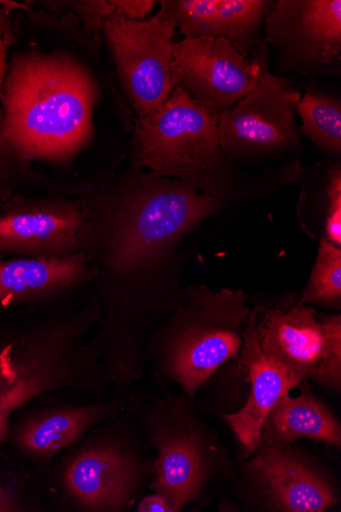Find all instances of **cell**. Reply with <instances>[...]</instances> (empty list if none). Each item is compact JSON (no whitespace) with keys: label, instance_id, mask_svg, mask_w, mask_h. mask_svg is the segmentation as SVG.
<instances>
[{"label":"cell","instance_id":"cell-1","mask_svg":"<svg viewBox=\"0 0 341 512\" xmlns=\"http://www.w3.org/2000/svg\"><path fill=\"white\" fill-rule=\"evenodd\" d=\"M80 252L91 270L100 318L93 333L109 388L125 398L142 380L145 345L181 302L182 277L196 249L184 241L239 202L128 165L79 185Z\"/></svg>","mask_w":341,"mask_h":512},{"label":"cell","instance_id":"cell-2","mask_svg":"<svg viewBox=\"0 0 341 512\" xmlns=\"http://www.w3.org/2000/svg\"><path fill=\"white\" fill-rule=\"evenodd\" d=\"M2 101L0 161L66 165L92 142L99 85L72 55L19 56L6 76Z\"/></svg>","mask_w":341,"mask_h":512},{"label":"cell","instance_id":"cell-3","mask_svg":"<svg viewBox=\"0 0 341 512\" xmlns=\"http://www.w3.org/2000/svg\"><path fill=\"white\" fill-rule=\"evenodd\" d=\"M99 351L81 315L47 312L32 328L0 337V443L19 407L52 392L105 391Z\"/></svg>","mask_w":341,"mask_h":512},{"label":"cell","instance_id":"cell-4","mask_svg":"<svg viewBox=\"0 0 341 512\" xmlns=\"http://www.w3.org/2000/svg\"><path fill=\"white\" fill-rule=\"evenodd\" d=\"M251 313V298L241 289L185 286L180 304L146 341V361L159 380L179 386L194 402L217 369L238 356Z\"/></svg>","mask_w":341,"mask_h":512},{"label":"cell","instance_id":"cell-5","mask_svg":"<svg viewBox=\"0 0 341 512\" xmlns=\"http://www.w3.org/2000/svg\"><path fill=\"white\" fill-rule=\"evenodd\" d=\"M214 115L176 87L163 110L136 118L131 127L129 164L185 183L200 193L223 197L248 178L223 153Z\"/></svg>","mask_w":341,"mask_h":512},{"label":"cell","instance_id":"cell-6","mask_svg":"<svg viewBox=\"0 0 341 512\" xmlns=\"http://www.w3.org/2000/svg\"><path fill=\"white\" fill-rule=\"evenodd\" d=\"M126 404L158 453L151 490L163 495L174 512L204 498L230 472L231 461L222 443L202 420L196 403L183 393L148 401L129 396Z\"/></svg>","mask_w":341,"mask_h":512},{"label":"cell","instance_id":"cell-7","mask_svg":"<svg viewBox=\"0 0 341 512\" xmlns=\"http://www.w3.org/2000/svg\"><path fill=\"white\" fill-rule=\"evenodd\" d=\"M260 348L303 382L341 390V315L319 313L297 293L251 298Z\"/></svg>","mask_w":341,"mask_h":512},{"label":"cell","instance_id":"cell-8","mask_svg":"<svg viewBox=\"0 0 341 512\" xmlns=\"http://www.w3.org/2000/svg\"><path fill=\"white\" fill-rule=\"evenodd\" d=\"M255 55L261 63L257 85L222 113L217 125L221 149L235 165L297 157L304 149L296 118L302 93L289 79L269 71L264 40Z\"/></svg>","mask_w":341,"mask_h":512},{"label":"cell","instance_id":"cell-9","mask_svg":"<svg viewBox=\"0 0 341 512\" xmlns=\"http://www.w3.org/2000/svg\"><path fill=\"white\" fill-rule=\"evenodd\" d=\"M175 29L161 10L150 20L114 17L104 22L121 85L139 119L160 113L174 90L170 71Z\"/></svg>","mask_w":341,"mask_h":512},{"label":"cell","instance_id":"cell-10","mask_svg":"<svg viewBox=\"0 0 341 512\" xmlns=\"http://www.w3.org/2000/svg\"><path fill=\"white\" fill-rule=\"evenodd\" d=\"M264 26V42L279 54V74L340 75V0H278Z\"/></svg>","mask_w":341,"mask_h":512},{"label":"cell","instance_id":"cell-11","mask_svg":"<svg viewBox=\"0 0 341 512\" xmlns=\"http://www.w3.org/2000/svg\"><path fill=\"white\" fill-rule=\"evenodd\" d=\"M242 468L243 496L262 511L324 512L339 503L322 464L296 443L261 444Z\"/></svg>","mask_w":341,"mask_h":512},{"label":"cell","instance_id":"cell-12","mask_svg":"<svg viewBox=\"0 0 341 512\" xmlns=\"http://www.w3.org/2000/svg\"><path fill=\"white\" fill-rule=\"evenodd\" d=\"M261 75L257 55L249 59L224 39L202 37L175 43L170 79L208 112L220 116L255 88Z\"/></svg>","mask_w":341,"mask_h":512},{"label":"cell","instance_id":"cell-13","mask_svg":"<svg viewBox=\"0 0 341 512\" xmlns=\"http://www.w3.org/2000/svg\"><path fill=\"white\" fill-rule=\"evenodd\" d=\"M80 202L62 193L0 205V254L64 259L80 252Z\"/></svg>","mask_w":341,"mask_h":512},{"label":"cell","instance_id":"cell-14","mask_svg":"<svg viewBox=\"0 0 341 512\" xmlns=\"http://www.w3.org/2000/svg\"><path fill=\"white\" fill-rule=\"evenodd\" d=\"M146 470L140 454L127 440L108 437L76 454L67 465L63 482L85 511H125L137 499Z\"/></svg>","mask_w":341,"mask_h":512},{"label":"cell","instance_id":"cell-15","mask_svg":"<svg viewBox=\"0 0 341 512\" xmlns=\"http://www.w3.org/2000/svg\"><path fill=\"white\" fill-rule=\"evenodd\" d=\"M242 347L236 359L247 370L250 391L239 410L222 414L249 458L261 445V430L267 415L285 394L304 383L294 372L268 356L260 348L253 327L252 313L241 330Z\"/></svg>","mask_w":341,"mask_h":512},{"label":"cell","instance_id":"cell-16","mask_svg":"<svg viewBox=\"0 0 341 512\" xmlns=\"http://www.w3.org/2000/svg\"><path fill=\"white\" fill-rule=\"evenodd\" d=\"M272 4L268 0H163L161 11L185 39H224L253 59Z\"/></svg>","mask_w":341,"mask_h":512},{"label":"cell","instance_id":"cell-17","mask_svg":"<svg viewBox=\"0 0 341 512\" xmlns=\"http://www.w3.org/2000/svg\"><path fill=\"white\" fill-rule=\"evenodd\" d=\"M91 270L81 252L64 259L0 261V307L52 304L90 291Z\"/></svg>","mask_w":341,"mask_h":512},{"label":"cell","instance_id":"cell-18","mask_svg":"<svg viewBox=\"0 0 341 512\" xmlns=\"http://www.w3.org/2000/svg\"><path fill=\"white\" fill-rule=\"evenodd\" d=\"M300 394L283 395L262 426L261 444L296 443L306 438L341 449V424L333 411L314 393L309 382Z\"/></svg>","mask_w":341,"mask_h":512},{"label":"cell","instance_id":"cell-19","mask_svg":"<svg viewBox=\"0 0 341 512\" xmlns=\"http://www.w3.org/2000/svg\"><path fill=\"white\" fill-rule=\"evenodd\" d=\"M125 399L66 407L43 413L21 429L18 445L27 453L50 458L74 445L90 429L115 420L125 407Z\"/></svg>","mask_w":341,"mask_h":512},{"label":"cell","instance_id":"cell-20","mask_svg":"<svg viewBox=\"0 0 341 512\" xmlns=\"http://www.w3.org/2000/svg\"><path fill=\"white\" fill-rule=\"evenodd\" d=\"M300 134L332 157L341 154V102L322 90L308 89L296 108Z\"/></svg>","mask_w":341,"mask_h":512},{"label":"cell","instance_id":"cell-21","mask_svg":"<svg viewBox=\"0 0 341 512\" xmlns=\"http://www.w3.org/2000/svg\"><path fill=\"white\" fill-rule=\"evenodd\" d=\"M56 15L73 14L80 20L83 34L91 38L103 30L104 22L119 17L134 21L144 20L153 11L154 0H72V2H45Z\"/></svg>","mask_w":341,"mask_h":512},{"label":"cell","instance_id":"cell-22","mask_svg":"<svg viewBox=\"0 0 341 512\" xmlns=\"http://www.w3.org/2000/svg\"><path fill=\"white\" fill-rule=\"evenodd\" d=\"M300 302L341 308V248L319 239L318 253Z\"/></svg>","mask_w":341,"mask_h":512},{"label":"cell","instance_id":"cell-23","mask_svg":"<svg viewBox=\"0 0 341 512\" xmlns=\"http://www.w3.org/2000/svg\"><path fill=\"white\" fill-rule=\"evenodd\" d=\"M320 181L319 198L316 204L319 205L320 236L329 243L341 248V167L328 161L325 162V171L322 184V163L317 164Z\"/></svg>","mask_w":341,"mask_h":512},{"label":"cell","instance_id":"cell-24","mask_svg":"<svg viewBox=\"0 0 341 512\" xmlns=\"http://www.w3.org/2000/svg\"><path fill=\"white\" fill-rule=\"evenodd\" d=\"M138 512H174L169 501L161 494L144 496L137 505Z\"/></svg>","mask_w":341,"mask_h":512},{"label":"cell","instance_id":"cell-25","mask_svg":"<svg viewBox=\"0 0 341 512\" xmlns=\"http://www.w3.org/2000/svg\"><path fill=\"white\" fill-rule=\"evenodd\" d=\"M8 70L7 48L3 35H0V101H2L4 84Z\"/></svg>","mask_w":341,"mask_h":512},{"label":"cell","instance_id":"cell-26","mask_svg":"<svg viewBox=\"0 0 341 512\" xmlns=\"http://www.w3.org/2000/svg\"><path fill=\"white\" fill-rule=\"evenodd\" d=\"M17 507L11 496L0 487V512L16 511Z\"/></svg>","mask_w":341,"mask_h":512},{"label":"cell","instance_id":"cell-27","mask_svg":"<svg viewBox=\"0 0 341 512\" xmlns=\"http://www.w3.org/2000/svg\"><path fill=\"white\" fill-rule=\"evenodd\" d=\"M5 3H0V35H4L8 26V10L4 8Z\"/></svg>","mask_w":341,"mask_h":512}]
</instances>
